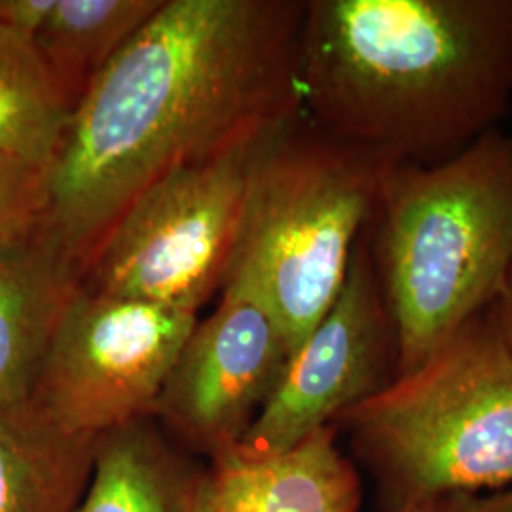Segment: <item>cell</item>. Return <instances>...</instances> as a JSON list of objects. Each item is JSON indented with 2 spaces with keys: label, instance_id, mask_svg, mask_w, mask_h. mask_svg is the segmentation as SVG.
I'll return each instance as SVG.
<instances>
[{
  "label": "cell",
  "instance_id": "obj_2",
  "mask_svg": "<svg viewBox=\"0 0 512 512\" xmlns=\"http://www.w3.org/2000/svg\"><path fill=\"white\" fill-rule=\"evenodd\" d=\"M300 101L325 135L389 164H437L512 103V0L306 4Z\"/></svg>",
  "mask_w": 512,
  "mask_h": 512
},
{
  "label": "cell",
  "instance_id": "obj_16",
  "mask_svg": "<svg viewBox=\"0 0 512 512\" xmlns=\"http://www.w3.org/2000/svg\"><path fill=\"white\" fill-rule=\"evenodd\" d=\"M48 207V169L0 156V243L37 230Z\"/></svg>",
  "mask_w": 512,
  "mask_h": 512
},
{
  "label": "cell",
  "instance_id": "obj_9",
  "mask_svg": "<svg viewBox=\"0 0 512 512\" xmlns=\"http://www.w3.org/2000/svg\"><path fill=\"white\" fill-rule=\"evenodd\" d=\"M289 357L268 311L255 300L222 296L184 342L152 418L205 463L224 458L238 450Z\"/></svg>",
  "mask_w": 512,
  "mask_h": 512
},
{
  "label": "cell",
  "instance_id": "obj_5",
  "mask_svg": "<svg viewBox=\"0 0 512 512\" xmlns=\"http://www.w3.org/2000/svg\"><path fill=\"white\" fill-rule=\"evenodd\" d=\"M387 167L325 133L300 135L294 122L262 150L220 291L268 311L291 355L342 291Z\"/></svg>",
  "mask_w": 512,
  "mask_h": 512
},
{
  "label": "cell",
  "instance_id": "obj_10",
  "mask_svg": "<svg viewBox=\"0 0 512 512\" xmlns=\"http://www.w3.org/2000/svg\"><path fill=\"white\" fill-rule=\"evenodd\" d=\"M361 480L325 427L268 456L232 452L207 463L198 512H359Z\"/></svg>",
  "mask_w": 512,
  "mask_h": 512
},
{
  "label": "cell",
  "instance_id": "obj_1",
  "mask_svg": "<svg viewBox=\"0 0 512 512\" xmlns=\"http://www.w3.org/2000/svg\"><path fill=\"white\" fill-rule=\"evenodd\" d=\"M304 12L279 0H164L93 78L48 171L40 222L82 274L147 186L296 120Z\"/></svg>",
  "mask_w": 512,
  "mask_h": 512
},
{
  "label": "cell",
  "instance_id": "obj_17",
  "mask_svg": "<svg viewBox=\"0 0 512 512\" xmlns=\"http://www.w3.org/2000/svg\"><path fill=\"white\" fill-rule=\"evenodd\" d=\"M57 0H0V25L35 40Z\"/></svg>",
  "mask_w": 512,
  "mask_h": 512
},
{
  "label": "cell",
  "instance_id": "obj_20",
  "mask_svg": "<svg viewBox=\"0 0 512 512\" xmlns=\"http://www.w3.org/2000/svg\"><path fill=\"white\" fill-rule=\"evenodd\" d=\"M429 512H458L456 511V507L452 505V503H448V505H442V507H437V509H433V511Z\"/></svg>",
  "mask_w": 512,
  "mask_h": 512
},
{
  "label": "cell",
  "instance_id": "obj_14",
  "mask_svg": "<svg viewBox=\"0 0 512 512\" xmlns=\"http://www.w3.org/2000/svg\"><path fill=\"white\" fill-rule=\"evenodd\" d=\"M164 0H57L35 37L55 84L76 107L93 78Z\"/></svg>",
  "mask_w": 512,
  "mask_h": 512
},
{
  "label": "cell",
  "instance_id": "obj_7",
  "mask_svg": "<svg viewBox=\"0 0 512 512\" xmlns=\"http://www.w3.org/2000/svg\"><path fill=\"white\" fill-rule=\"evenodd\" d=\"M196 323V313L80 285L57 323L31 404L80 437H101L152 418Z\"/></svg>",
  "mask_w": 512,
  "mask_h": 512
},
{
  "label": "cell",
  "instance_id": "obj_15",
  "mask_svg": "<svg viewBox=\"0 0 512 512\" xmlns=\"http://www.w3.org/2000/svg\"><path fill=\"white\" fill-rule=\"evenodd\" d=\"M71 114L35 40L0 25V156L50 171Z\"/></svg>",
  "mask_w": 512,
  "mask_h": 512
},
{
  "label": "cell",
  "instance_id": "obj_4",
  "mask_svg": "<svg viewBox=\"0 0 512 512\" xmlns=\"http://www.w3.org/2000/svg\"><path fill=\"white\" fill-rule=\"evenodd\" d=\"M338 421L387 512H429L512 486V348L494 306Z\"/></svg>",
  "mask_w": 512,
  "mask_h": 512
},
{
  "label": "cell",
  "instance_id": "obj_13",
  "mask_svg": "<svg viewBox=\"0 0 512 512\" xmlns=\"http://www.w3.org/2000/svg\"><path fill=\"white\" fill-rule=\"evenodd\" d=\"M97 440L59 429L31 403L0 410V512L76 511Z\"/></svg>",
  "mask_w": 512,
  "mask_h": 512
},
{
  "label": "cell",
  "instance_id": "obj_6",
  "mask_svg": "<svg viewBox=\"0 0 512 512\" xmlns=\"http://www.w3.org/2000/svg\"><path fill=\"white\" fill-rule=\"evenodd\" d=\"M281 129L181 165L147 186L95 247L82 285L198 313L222 285L256 162Z\"/></svg>",
  "mask_w": 512,
  "mask_h": 512
},
{
  "label": "cell",
  "instance_id": "obj_18",
  "mask_svg": "<svg viewBox=\"0 0 512 512\" xmlns=\"http://www.w3.org/2000/svg\"><path fill=\"white\" fill-rule=\"evenodd\" d=\"M458 512H512V486L490 494L463 497L452 501Z\"/></svg>",
  "mask_w": 512,
  "mask_h": 512
},
{
  "label": "cell",
  "instance_id": "obj_3",
  "mask_svg": "<svg viewBox=\"0 0 512 512\" xmlns=\"http://www.w3.org/2000/svg\"><path fill=\"white\" fill-rule=\"evenodd\" d=\"M378 277L397 376L492 308L512 272V133L490 129L437 164H389Z\"/></svg>",
  "mask_w": 512,
  "mask_h": 512
},
{
  "label": "cell",
  "instance_id": "obj_12",
  "mask_svg": "<svg viewBox=\"0 0 512 512\" xmlns=\"http://www.w3.org/2000/svg\"><path fill=\"white\" fill-rule=\"evenodd\" d=\"M207 463L154 418L101 435L92 478L74 512H198Z\"/></svg>",
  "mask_w": 512,
  "mask_h": 512
},
{
  "label": "cell",
  "instance_id": "obj_8",
  "mask_svg": "<svg viewBox=\"0 0 512 512\" xmlns=\"http://www.w3.org/2000/svg\"><path fill=\"white\" fill-rule=\"evenodd\" d=\"M397 376V340L370 241L359 239L327 315L289 357L238 454H279L334 425Z\"/></svg>",
  "mask_w": 512,
  "mask_h": 512
},
{
  "label": "cell",
  "instance_id": "obj_19",
  "mask_svg": "<svg viewBox=\"0 0 512 512\" xmlns=\"http://www.w3.org/2000/svg\"><path fill=\"white\" fill-rule=\"evenodd\" d=\"M497 319L501 323V329L505 332L509 344L512 348V272L503 287V291L499 294V298L495 300L494 304Z\"/></svg>",
  "mask_w": 512,
  "mask_h": 512
},
{
  "label": "cell",
  "instance_id": "obj_11",
  "mask_svg": "<svg viewBox=\"0 0 512 512\" xmlns=\"http://www.w3.org/2000/svg\"><path fill=\"white\" fill-rule=\"evenodd\" d=\"M82 270L42 228L0 243V410L31 403Z\"/></svg>",
  "mask_w": 512,
  "mask_h": 512
}]
</instances>
